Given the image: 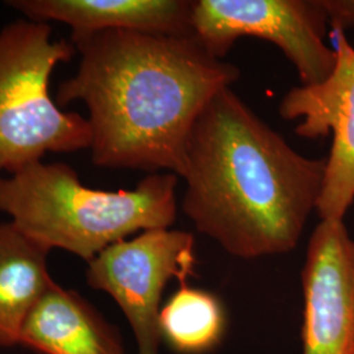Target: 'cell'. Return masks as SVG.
Segmentation results:
<instances>
[{
    "label": "cell",
    "mask_w": 354,
    "mask_h": 354,
    "mask_svg": "<svg viewBox=\"0 0 354 354\" xmlns=\"http://www.w3.org/2000/svg\"><path fill=\"white\" fill-rule=\"evenodd\" d=\"M353 354H354V352H353Z\"/></svg>",
    "instance_id": "obj_14"
},
{
    "label": "cell",
    "mask_w": 354,
    "mask_h": 354,
    "mask_svg": "<svg viewBox=\"0 0 354 354\" xmlns=\"http://www.w3.org/2000/svg\"><path fill=\"white\" fill-rule=\"evenodd\" d=\"M71 41L54 39L48 23L19 19L0 29V171L10 175L53 153L91 146L88 120L51 97V75L70 62Z\"/></svg>",
    "instance_id": "obj_4"
},
{
    "label": "cell",
    "mask_w": 354,
    "mask_h": 354,
    "mask_svg": "<svg viewBox=\"0 0 354 354\" xmlns=\"http://www.w3.org/2000/svg\"><path fill=\"white\" fill-rule=\"evenodd\" d=\"M19 344L42 354H125L117 332L55 282L26 319Z\"/></svg>",
    "instance_id": "obj_10"
},
{
    "label": "cell",
    "mask_w": 354,
    "mask_h": 354,
    "mask_svg": "<svg viewBox=\"0 0 354 354\" xmlns=\"http://www.w3.org/2000/svg\"><path fill=\"white\" fill-rule=\"evenodd\" d=\"M49 252L12 222L0 223V346L20 342L26 319L53 286Z\"/></svg>",
    "instance_id": "obj_11"
},
{
    "label": "cell",
    "mask_w": 354,
    "mask_h": 354,
    "mask_svg": "<svg viewBox=\"0 0 354 354\" xmlns=\"http://www.w3.org/2000/svg\"><path fill=\"white\" fill-rule=\"evenodd\" d=\"M192 26L219 59L241 37L277 45L295 66L302 86L324 82L337 61L335 49L324 42L328 20L320 0H197Z\"/></svg>",
    "instance_id": "obj_5"
},
{
    "label": "cell",
    "mask_w": 354,
    "mask_h": 354,
    "mask_svg": "<svg viewBox=\"0 0 354 354\" xmlns=\"http://www.w3.org/2000/svg\"><path fill=\"white\" fill-rule=\"evenodd\" d=\"M302 283L304 354H353L354 241L344 221L314 230Z\"/></svg>",
    "instance_id": "obj_8"
},
{
    "label": "cell",
    "mask_w": 354,
    "mask_h": 354,
    "mask_svg": "<svg viewBox=\"0 0 354 354\" xmlns=\"http://www.w3.org/2000/svg\"><path fill=\"white\" fill-rule=\"evenodd\" d=\"M336 66L322 83L291 88L279 104L283 120H301L299 137L315 140L332 133L323 190L317 212L322 221H344L354 203V48L345 32L332 30Z\"/></svg>",
    "instance_id": "obj_7"
},
{
    "label": "cell",
    "mask_w": 354,
    "mask_h": 354,
    "mask_svg": "<svg viewBox=\"0 0 354 354\" xmlns=\"http://www.w3.org/2000/svg\"><path fill=\"white\" fill-rule=\"evenodd\" d=\"M71 42L80 61L55 102L87 106L92 163L184 177L192 127L238 67L196 36L104 30Z\"/></svg>",
    "instance_id": "obj_1"
},
{
    "label": "cell",
    "mask_w": 354,
    "mask_h": 354,
    "mask_svg": "<svg viewBox=\"0 0 354 354\" xmlns=\"http://www.w3.org/2000/svg\"><path fill=\"white\" fill-rule=\"evenodd\" d=\"M159 327L162 337L178 353L203 354L221 342L225 313L215 295L184 283L160 310Z\"/></svg>",
    "instance_id": "obj_12"
},
{
    "label": "cell",
    "mask_w": 354,
    "mask_h": 354,
    "mask_svg": "<svg viewBox=\"0 0 354 354\" xmlns=\"http://www.w3.org/2000/svg\"><path fill=\"white\" fill-rule=\"evenodd\" d=\"M326 159H310L230 89L205 106L187 145L183 212L241 259L290 252L317 210Z\"/></svg>",
    "instance_id": "obj_2"
},
{
    "label": "cell",
    "mask_w": 354,
    "mask_h": 354,
    "mask_svg": "<svg viewBox=\"0 0 354 354\" xmlns=\"http://www.w3.org/2000/svg\"><path fill=\"white\" fill-rule=\"evenodd\" d=\"M332 30L354 29V0H320Z\"/></svg>",
    "instance_id": "obj_13"
},
{
    "label": "cell",
    "mask_w": 354,
    "mask_h": 354,
    "mask_svg": "<svg viewBox=\"0 0 354 354\" xmlns=\"http://www.w3.org/2000/svg\"><path fill=\"white\" fill-rule=\"evenodd\" d=\"M7 4L28 20L68 26L70 41L104 30L194 36L193 1L188 0H11Z\"/></svg>",
    "instance_id": "obj_9"
},
{
    "label": "cell",
    "mask_w": 354,
    "mask_h": 354,
    "mask_svg": "<svg viewBox=\"0 0 354 354\" xmlns=\"http://www.w3.org/2000/svg\"><path fill=\"white\" fill-rule=\"evenodd\" d=\"M196 263L194 239L185 231L153 228L114 243L88 263L87 281L108 292L127 317L138 354H159L160 301L165 285H184Z\"/></svg>",
    "instance_id": "obj_6"
},
{
    "label": "cell",
    "mask_w": 354,
    "mask_h": 354,
    "mask_svg": "<svg viewBox=\"0 0 354 354\" xmlns=\"http://www.w3.org/2000/svg\"><path fill=\"white\" fill-rule=\"evenodd\" d=\"M177 177L150 174L136 189H92L70 165L41 160L0 176V212L48 250H64L89 263L131 234L172 226Z\"/></svg>",
    "instance_id": "obj_3"
}]
</instances>
